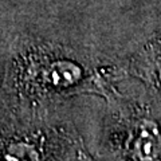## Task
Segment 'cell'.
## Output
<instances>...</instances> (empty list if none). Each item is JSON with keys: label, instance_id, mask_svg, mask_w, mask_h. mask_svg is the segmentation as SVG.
Here are the masks:
<instances>
[{"label": "cell", "instance_id": "cell-1", "mask_svg": "<svg viewBox=\"0 0 161 161\" xmlns=\"http://www.w3.org/2000/svg\"><path fill=\"white\" fill-rule=\"evenodd\" d=\"M125 153L132 161H156L161 154V132L152 118L140 117L132 122L125 140Z\"/></svg>", "mask_w": 161, "mask_h": 161}]
</instances>
